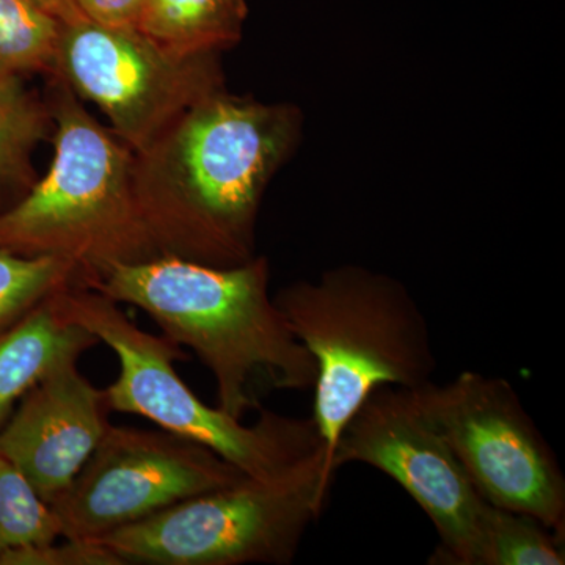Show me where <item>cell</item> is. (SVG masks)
<instances>
[{
	"label": "cell",
	"instance_id": "6da1fadb",
	"mask_svg": "<svg viewBox=\"0 0 565 565\" xmlns=\"http://www.w3.org/2000/svg\"><path fill=\"white\" fill-rule=\"evenodd\" d=\"M299 132L296 107L218 87L134 152L137 200L162 256L250 262L264 192Z\"/></svg>",
	"mask_w": 565,
	"mask_h": 565
},
{
	"label": "cell",
	"instance_id": "7a4b0ae2",
	"mask_svg": "<svg viewBox=\"0 0 565 565\" xmlns=\"http://www.w3.org/2000/svg\"><path fill=\"white\" fill-rule=\"evenodd\" d=\"M269 285L266 256L228 267L162 256L111 264L90 289L140 308L163 337L192 349L214 377L217 407L244 419L262 411L270 394L313 390L318 374Z\"/></svg>",
	"mask_w": 565,
	"mask_h": 565
},
{
	"label": "cell",
	"instance_id": "3957f363",
	"mask_svg": "<svg viewBox=\"0 0 565 565\" xmlns=\"http://www.w3.org/2000/svg\"><path fill=\"white\" fill-rule=\"evenodd\" d=\"M274 300L313 356L311 418L330 462L341 430L375 388L418 390L434 382L429 323L396 278L362 266L334 267L318 280L286 286Z\"/></svg>",
	"mask_w": 565,
	"mask_h": 565
},
{
	"label": "cell",
	"instance_id": "277c9868",
	"mask_svg": "<svg viewBox=\"0 0 565 565\" xmlns=\"http://www.w3.org/2000/svg\"><path fill=\"white\" fill-rule=\"evenodd\" d=\"M54 159L24 196L0 212V248L58 256L84 269L88 288L111 264L162 258L141 215L134 151L52 77Z\"/></svg>",
	"mask_w": 565,
	"mask_h": 565
},
{
	"label": "cell",
	"instance_id": "5b68a950",
	"mask_svg": "<svg viewBox=\"0 0 565 565\" xmlns=\"http://www.w3.org/2000/svg\"><path fill=\"white\" fill-rule=\"evenodd\" d=\"M55 302L71 322L95 334L118 356L120 373L106 388L110 411L143 416L163 430L206 446L255 479L285 473L323 446L311 416L294 418L262 408L258 419L247 426L204 404L173 366L191 355L163 334L141 330L104 294L71 288L58 292Z\"/></svg>",
	"mask_w": 565,
	"mask_h": 565
},
{
	"label": "cell",
	"instance_id": "8992f818",
	"mask_svg": "<svg viewBox=\"0 0 565 565\" xmlns=\"http://www.w3.org/2000/svg\"><path fill=\"white\" fill-rule=\"evenodd\" d=\"M337 471L321 446L275 478L247 476L95 542L126 565H288L321 516Z\"/></svg>",
	"mask_w": 565,
	"mask_h": 565
},
{
	"label": "cell",
	"instance_id": "52a82bcc",
	"mask_svg": "<svg viewBox=\"0 0 565 565\" xmlns=\"http://www.w3.org/2000/svg\"><path fill=\"white\" fill-rule=\"evenodd\" d=\"M412 392L487 503L565 537L563 468L511 382L463 371Z\"/></svg>",
	"mask_w": 565,
	"mask_h": 565
},
{
	"label": "cell",
	"instance_id": "ba28073f",
	"mask_svg": "<svg viewBox=\"0 0 565 565\" xmlns=\"http://www.w3.org/2000/svg\"><path fill=\"white\" fill-rule=\"evenodd\" d=\"M364 463L403 487L440 535L430 564L479 565L489 503L412 390L375 388L341 430L337 470Z\"/></svg>",
	"mask_w": 565,
	"mask_h": 565
},
{
	"label": "cell",
	"instance_id": "9c48e42d",
	"mask_svg": "<svg viewBox=\"0 0 565 565\" xmlns=\"http://www.w3.org/2000/svg\"><path fill=\"white\" fill-rule=\"evenodd\" d=\"M52 77L95 103L134 152L202 96L223 87L217 54L180 57L137 29L63 22Z\"/></svg>",
	"mask_w": 565,
	"mask_h": 565
},
{
	"label": "cell",
	"instance_id": "30bf717a",
	"mask_svg": "<svg viewBox=\"0 0 565 565\" xmlns=\"http://www.w3.org/2000/svg\"><path fill=\"white\" fill-rule=\"evenodd\" d=\"M244 478L247 475L206 446L161 427L110 424L79 475L51 505L61 520L62 537L98 541Z\"/></svg>",
	"mask_w": 565,
	"mask_h": 565
},
{
	"label": "cell",
	"instance_id": "8fae6325",
	"mask_svg": "<svg viewBox=\"0 0 565 565\" xmlns=\"http://www.w3.org/2000/svg\"><path fill=\"white\" fill-rule=\"evenodd\" d=\"M77 362L55 366L0 429V456L47 504L68 489L110 427L106 390L93 386Z\"/></svg>",
	"mask_w": 565,
	"mask_h": 565
},
{
	"label": "cell",
	"instance_id": "7c38bea8",
	"mask_svg": "<svg viewBox=\"0 0 565 565\" xmlns=\"http://www.w3.org/2000/svg\"><path fill=\"white\" fill-rule=\"evenodd\" d=\"M55 296L0 333V429L55 366L99 344L95 334L62 313Z\"/></svg>",
	"mask_w": 565,
	"mask_h": 565
},
{
	"label": "cell",
	"instance_id": "4fadbf2b",
	"mask_svg": "<svg viewBox=\"0 0 565 565\" xmlns=\"http://www.w3.org/2000/svg\"><path fill=\"white\" fill-rule=\"evenodd\" d=\"M245 0H145L137 31L180 57L221 54L243 36Z\"/></svg>",
	"mask_w": 565,
	"mask_h": 565
},
{
	"label": "cell",
	"instance_id": "5bb4252c",
	"mask_svg": "<svg viewBox=\"0 0 565 565\" xmlns=\"http://www.w3.org/2000/svg\"><path fill=\"white\" fill-rule=\"evenodd\" d=\"M52 115L39 96L22 84V77L0 74V212L7 200L20 202L35 184L32 154L50 136Z\"/></svg>",
	"mask_w": 565,
	"mask_h": 565
},
{
	"label": "cell",
	"instance_id": "9a60e30c",
	"mask_svg": "<svg viewBox=\"0 0 565 565\" xmlns=\"http://www.w3.org/2000/svg\"><path fill=\"white\" fill-rule=\"evenodd\" d=\"M71 288H88L87 274L76 263L0 248V333L17 326L55 294Z\"/></svg>",
	"mask_w": 565,
	"mask_h": 565
},
{
	"label": "cell",
	"instance_id": "2e32d148",
	"mask_svg": "<svg viewBox=\"0 0 565 565\" xmlns=\"http://www.w3.org/2000/svg\"><path fill=\"white\" fill-rule=\"evenodd\" d=\"M63 22L35 0H0V74H54Z\"/></svg>",
	"mask_w": 565,
	"mask_h": 565
},
{
	"label": "cell",
	"instance_id": "e0dca14e",
	"mask_svg": "<svg viewBox=\"0 0 565 565\" xmlns=\"http://www.w3.org/2000/svg\"><path fill=\"white\" fill-rule=\"evenodd\" d=\"M564 535L534 516L489 505L479 565H563Z\"/></svg>",
	"mask_w": 565,
	"mask_h": 565
},
{
	"label": "cell",
	"instance_id": "ac0fdd59",
	"mask_svg": "<svg viewBox=\"0 0 565 565\" xmlns=\"http://www.w3.org/2000/svg\"><path fill=\"white\" fill-rule=\"evenodd\" d=\"M62 537L54 508L41 500L25 476L0 456V555Z\"/></svg>",
	"mask_w": 565,
	"mask_h": 565
},
{
	"label": "cell",
	"instance_id": "d6986e66",
	"mask_svg": "<svg viewBox=\"0 0 565 565\" xmlns=\"http://www.w3.org/2000/svg\"><path fill=\"white\" fill-rule=\"evenodd\" d=\"M63 539V544L54 541L9 550L0 555V565H126L99 542Z\"/></svg>",
	"mask_w": 565,
	"mask_h": 565
},
{
	"label": "cell",
	"instance_id": "ffe728a7",
	"mask_svg": "<svg viewBox=\"0 0 565 565\" xmlns=\"http://www.w3.org/2000/svg\"><path fill=\"white\" fill-rule=\"evenodd\" d=\"M85 20L106 28L137 29L145 0H74Z\"/></svg>",
	"mask_w": 565,
	"mask_h": 565
},
{
	"label": "cell",
	"instance_id": "44dd1931",
	"mask_svg": "<svg viewBox=\"0 0 565 565\" xmlns=\"http://www.w3.org/2000/svg\"><path fill=\"white\" fill-rule=\"evenodd\" d=\"M35 2L40 3L43 9L50 11L58 20L65 22V24L84 18L74 0H35Z\"/></svg>",
	"mask_w": 565,
	"mask_h": 565
}]
</instances>
